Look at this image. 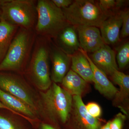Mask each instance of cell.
I'll return each instance as SVG.
<instances>
[{"mask_svg":"<svg viewBox=\"0 0 129 129\" xmlns=\"http://www.w3.org/2000/svg\"><path fill=\"white\" fill-rule=\"evenodd\" d=\"M62 9L69 23L75 26L100 28L103 22L112 15L102 8L98 1L93 0H76L69 7Z\"/></svg>","mask_w":129,"mask_h":129,"instance_id":"6da1fadb","label":"cell"},{"mask_svg":"<svg viewBox=\"0 0 129 129\" xmlns=\"http://www.w3.org/2000/svg\"><path fill=\"white\" fill-rule=\"evenodd\" d=\"M37 21L36 29L40 34L57 37L70 24L61 8L52 1L39 0L36 5Z\"/></svg>","mask_w":129,"mask_h":129,"instance_id":"7a4b0ae2","label":"cell"},{"mask_svg":"<svg viewBox=\"0 0 129 129\" xmlns=\"http://www.w3.org/2000/svg\"><path fill=\"white\" fill-rule=\"evenodd\" d=\"M45 112L51 120L65 123L73 109V96L56 83L44 92H41Z\"/></svg>","mask_w":129,"mask_h":129,"instance_id":"3957f363","label":"cell"},{"mask_svg":"<svg viewBox=\"0 0 129 129\" xmlns=\"http://www.w3.org/2000/svg\"><path fill=\"white\" fill-rule=\"evenodd\" d=\"M1 20L29 30L37 21L36 5L32 0L0 1Z\"/></svg>","mask_w":129,"mask_h":129,"instance_id":"277c9868","label":"cell"},{"mask_svg":"<svg viewBox=\"0 0 129 129\" xmlns=\"http://www.w3.org/2000/svg\"><path fill=\"white\" fill-rule=\"evenodd\" d=\"M28 30L22 29L13 38L5 58L0 63V71L21 69L29 51L31 38Z\"/></svg>","mask_w":129,"mask_h":129,"instance_id":"5b68a950","label":"cell"},{"mask_svg":"<svg viewBox=\"0 0 129 129\" xmlns=\"http://www.w3.org/2000/svg\"><path fill=\"white\" fill-rule=\"evenodd\" d=\"M48 56L46 47L41 46L36 50L31 61L32 78L37 88L42 91L46 90L52 84L49 72Z\"/></svg>","mask_w":129,"mask_h":129,"instance_id":"8992f818","label":"cell"},{"mask_svg":"<svg viewBox=\"0 0 129 129\" xmlns=\"http://www.w3.org/2000/svg\"><path fill=\"white\" fill-rule=\"evenodd\" d=\"M0 89L20 99L34 111L36 110V105L29 91L14 76L0 74Z\"/></svg>","mask_w":129,"mask_h":129,"instance_id":"52a82bcc","label":"cell"},{"mask_svg":"<svg viewBox=\"0 0 129 129\" xmlns=\"http://www.w3.org/2000/svg\"><path fill=\"white\" fill-rule=\"evenodd\" d=\"M78 33L80 48L86 52H93L106 44L99 28L94 26H75Z\"/></svg>","mask_w":129,"mask_h":129,"instance_id":"ba28073f","label":"cell"},{"mask_svg":"<svg viewBox=\"0 0 129 129\" xmlns=\"http://www.w3.org/2000/svg\"><path fill=\"white\" fill-rule=\"evenodd\" d=\"M75 127L76 129H99L101 127L98 119L88 112L81 96H73Z\"/></svg>","mask_w":129,"mask_h":129,"instance_id":"9c48e42d","label":"cell"},{"mask_svg":"<svg viewBox=\"0 0 129 129\" xmlns=\"http://www.w3.org/2000/svg\"><path fill=\"white\" fill-rule=\"evenodd\" d=\"M92 53L90 58L92 62L106 75H111L118 70L115 51L108 45L105 44Z\"/></svg>","mask_w":129,"mask_h":129,"instance_id":"30bf717a","label":"cell"},{"mask_svg":"<svg viewBox=\"0 0 129 129\" xmlns=\"http://www.w3.org/2000/svg\"><path fill=\"white\" fill-rule=\"evenodd\" d=\"M79 51L84 54L89 62L93 72V82L95 89L102 94L109 98L116 96L119 91L108 78L107 75L93 63L87 52L80 48Z\"/></svg>","mask_w":129,"mask_h":129,"instance_id":"8fae6325","label":"cell"},{"mask_svg":"<svg viewBox=\"0 0 129 129\" xmlns=\"http://www.w3.org/2000/svg\"><path fill=\"white\" fill-rule=\"evenodd\" d=\"M122 20L120 12L109 16L102 24L100 32L106 45L116 44L119 41Z\"/></svg>","mask_w":129,"mask_h":129,"instance_id":"7c38bea8","label":"cell"},{"mask_svg":"<svg viewBox=\"0 0 129 129\" xmlns=\"http://www.w3.org/2000/svg\"><path fill=\"white\" fill-rule=\"evenodd\" d=\"M51 56L52 62V80L54 83H61L64 76L69 71L71 56L61 49H56L52 52Z\"/></svg>","mask_w":129,"mask_h":129,"instance_id":"4fadbf2b","label":"cell"},{"mask_svg":"<svg viewBox=\"0 0 129 129\" xmlns=\"http://www.w3.org/2000/svg\"><path fill=\"white\" fill-rule=\"evenodd\" d=\"M75 26L70 25L58 34V44L61 50L71 56L78 51L80 48L78 37Z\"/></svg>","mask_w":129,"mask_h":129,"instance_id":"5bb4252c","label":"cell"},{"mask_svg":"<svg viewBox=\"0 0 129 129\" xmlns=\"http://www.w3.org/2000/svg\"><path fill=\"white\" fill-rule=\"evenodd\" d=\"M71 70L86 82H93V72L89 62L84 54L79 50L71 55Z\"/></svg>","mask_w":129,"mask_h":129,"instance_id":"9a60e30c","label":"cell"},{"mask_svg":"<svg viewBox=\"0 0 129 129\" xmlns=\"http://www.w3.org/2000/svg\"><path fill=\"white\" fill-rule=\"evenodd\" d=\"M61 83L63 88L72 96H81L87 85V82L72 70L68 72Z\"/></svg>","mask_w":129,"mask_h":129,"instance_id":"2e32d148","label":"cell"},{"mask_svg":"<svg viewBox=\"0 0 129 129\" xmlns=\"http://www.w3.org/2000/svg\"><path fill=\"white\" fill-rule=\"evenodd\" d=\"M0 101L5 106L17 112L31 118L35 117V111L20 99L1 89Z\"/></svg>","mask_w":129,"mask_h":129,"instance_id":"e0dca14e","label":"cell"},{"mask_svg":"<svg viewBox=\"0 0 129 129\" xmlns=\"http://www.w3.org/2000/svg\"><path fill=\"white\" fill-rule=\"evenodd\" d=\"M18 26L0 21V63L5 58Z\"/></svg>","mask_w":129,"mask_h":129,"instance_id":"ac0fdd59","label":"cell"},{"mask_svg":"<svg viewBox=\"0 0 129 129\" xmlns=\"http://www.w3.org/2000/svg\"><path fill=\"white\" fill-rule=\"evenodd\" d=\"M113 81L119 86L120 91L116 96L123 98L127 96L129 92V76L128 75L116 70L111 75Z\"/></svg>","mask_w":129,"mask_h":129,"instance_id":"d6986e66","label":"cell"},{"mask_svg":"<svg viewBox=\"0 0 129 129\" xmlns=\"http://www.w3.org/2000/svg\"><path fill=\"white\" fill-rule=\"evenodd\" d=\"M119 68H124L129 62V43L127 42L120 47L118 50L117 56Z\"/></svg>","mask_w":129,"mask_h":129,"instance_id":"ffe728a7","label":"cell"},{"mask_svg":"<svg viewBox=\"0 0 129 129\" xmlns=\"http://www.w3.org/2000/svg\"><path fill=\"white\" fill-rule=\"evenodd\" d=\"M124 1L115 0H100L98 2L100 6L103 10L112 15L113 14L112 11L117 9L122 6Z\"/></svg>","mask_w":129,"mask_h":129,"instance_id":"44dd1931","label":"cell"},{"mask_svg":"<svg viewBox=\"0 0 129 129\" xmlns=\"http://www.w3.org/2000/svg\"><path fill=\"white\" fill-rule=\"evenodd\" d=\"M122 23L120 36L125 38L129 35V11L128 9L120 11Z\"/></svg>","mask_w":129,"mask_h":129,"instance_id":"7402d4cb","label":"cell"},{"mask_svg":"<svg viewBox=\"0 0 129 129\" xmlns=\"http://www.w3.org/2000/svg\"><path fill=\"white\" fill-rule=\"evenodd\" d=\"M86 108L88 112L93 117L98 119L101 115V108L96 103H89L86 106Z\"/></svg>","mask_w":129,"mask_h":129,"instance_id":"603a6c76","label":"cell"},{"mask_svg":"<svg viewBox=\"0 0 129 129\" xmlns=\"http://www.w3.org/2000/svg\"><path fill=\"white\" fill-rule=\"evenodd\" d=\"M0 129H21L10 119L0 115Z\"/></svg>","mask_w":129,"mask_h":129,"instance_id":"cb8c5ba5","label":"cell"},{"mask_svg":"<svg viewBox=\"0 0 129 129\" xmlns=\"http://www.w3.org/2000/svg\"><path fill=\"white\" fill-rule=\"evenodd\" d=\"M124 116L121 114L117 115L115 118L110 121V129H122Z\"/></svg>","mask_w":129,"mask_h":129,"instance_id":"d4e9b609","label":"cell"},{"mask_svg":"<svg viewBox=\"0 0 129 129\" xmlns=\"http://www.w3.org/2000/svg\"><path fill=\"white\" fill-rule=\"evenodd\" d=\"M52 1L56 6L61 9L69 7L73 2L72 0H52Z\"/></svg>","mask_w":129,"mask_h":129,"instance_id":"484cf974","label":"cell"},{"mask_svg":"<svg viewBox=\"0 0 129 129\" xmlns=\"http://www.w3.org/2000/svg\"><path fill=\"white\" fill-rule=\"evenodd\" d=\"M0 109H7V110H9V111H11L12 112L14 113L15 114L20 115V116H21V117H24V118H25L27 119H28V117H24V115H23V114H21L17 112H15V111H13V110H12V109H11L8 107H7L6 106H5V104H3L2 102L1 101H0Z\"/></svg>","mask_w":129,"mask_h":129,"instance_id":"4316f807","label":"cell"},{"mask_svg":"<svg viewBox=\"0 0 129 129\" xmlns=\"http://www.w3.org/2000/svg\"><path fill=\"white\" fill-rule=\"evenodd\" d=\"M39 129H57L51 125L46 123H42L40 125Z\"/></svg>","mask_w":129,"mask_h":129,"instance_id":"83f0119b","label":"cell"},{"mask_svg":"<svg viewBox=\"0 0 129 129\" xmlns=\"http://www.w3.org/2000/svg\"><path fill=\"white\" fill-rule=\"evenodd\" d=\"M110 121L108 122L106 124L101 127L99 129H110Z\"/></svg>","mask_w":129,"mask_h":129,"instance_id":"f1b7e54d","label":"cell"},{"mask_svg":"<svg viewBox=\"0 0 129 129\" xmlns=\"http://www.w3.org/2000/svg\"><path fill=\"white\" fill-rule=\"evenodd\" d=\"M1 15H2V11H1V2H0V21H1Z\"/></svg>","mask_w":129,"mask_h":129,"instance_id":"f546056e","label":"cell"}]
</instances>
